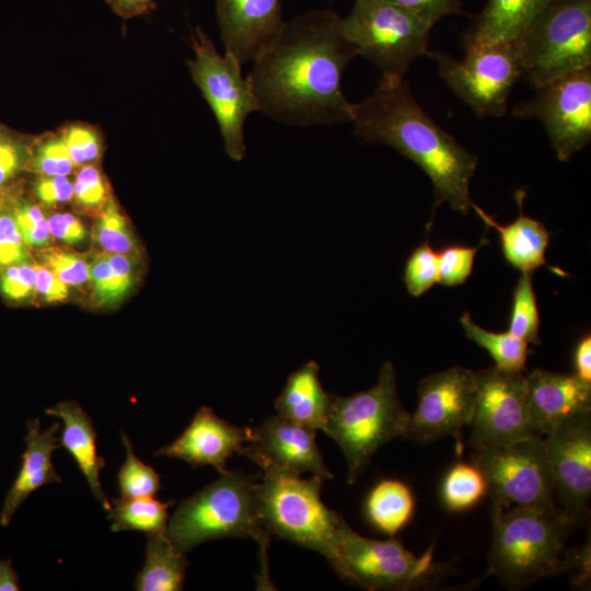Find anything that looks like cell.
<instances>
[{"instance_id":"37","label":"cell","mask_w":591,"mask_h":591,"mask_svg":"<svg viewBox=\"0 0 591 591\" xmlns=\"http://www.w3.org/2000/svg\"><path fill=\"white\" fill-rule=\"evenodd\" d=\"M43 265L66 285L79 286L89 279V265L76 253L62 248H47L40 253Z\"/></svg>"},{"instance_id":"15","label":"cell","mask_w":591,"mask_h":591,"mask_svg":"<svg viewBox=\"0 0 591 591\" xmlns=\"http://www.w3.org/2000/svg\"><path fill=\"white\" fill-rule=\"evenodd\" d=\"M475 401V372L470 369L453 367L426 376L419 383L417 407L410 414L405 438L429 443L451 436L461 454L462 429L470 426Z\"/></svg>"},{"instance_id":"28","label":"cell","mask_w":591,"mask_h":591,"mask_svg":"<svg viewBox=\"0 0 591 591\" xmlns=\"http://www.w3.org/2000/svg\"><path fill=\"white\" fill-rule=\"evenodd\" d=\"M174 501L162 502L153 497L114 498L107 519L112 531L137 530L147 533L165 532L169 507Z\"/></svg>"},{"instance_id":"43","label":"cell","mask_w":591,"mask_h":591,"mask_svg":"<svg viewBox=\"0 0 591 591\" xmlns=\"http://www.w3.org/2000/svg\"><path fill=\"white\" fill-rule=\"evenodd\" d=\"M36 268L28 263L8 266L0 277L3 293L15 301L30 297L35 291Z\"/></svg>"},{"instance_id":"46","label":"cell","mask_w":591,"mask_h":591,"mask_svg":"<svg viewBox=\"0 0 591 591\" xmlns=\"http://www.w3.org/2000/svg\"><path fill=\"white\" fill-rule=\"evenodd\" d=\"M51 235L67 244H78L85 239L82 222L71 213H55L48 220Z\"/></svg>"},{"instance_id":"1","label":"cell","mask_w":591,"mask_h":591,"mask_svg":"<svg viewBox=\"0 0 591 591\" xmlns=\"http://www.w3.org/2000/svg\"><path fill=\"white\" fill-rule=\"evenodd\" d=\"M340 21L323 10L285 22L247 74L260 113L301 127L351 121L352 103L343 93L341 78L357 50Z\"/></svg>"},{"instance_id":"22","label":"cell","mask_w":591,"mask_h":591,"mask_svg":"<svg viewBox=\"0 0 591 591\" xmlns=\"http://www.w3.org/2000/svg\"><path fill=\"white\" fill-rule=\"evenodd\" d=\"M45 413L62 420L63 429L59 438L60 445L73 457L89 483L93 496L108 511L111 502L100 482V472L106 463L96 452V431L92 419L73 401L61 402L54 407L47 408Z\"/></svg>"},{"instance_id":"6","label":"cell","mask_w":591,"mask_h":591,"mask_svg":"<svg viewBox=\"0 0 591 591\" xmlns=\"http://www.w3.org/2000/svg\"><path fill=\"white\" fill-rule=\"evenodd\" d=\"M325 433L339 445L354 484L380 447L405 437L410 414L399 402L395 369L386 361L375 385L351 396L331 395Z\"/></svg>"},{"instance_id":"11","label":"cell","mask_w":591,"mask_h":591,"mask_svg":"<svg viewBox=\"0 0 591 591\" xmlns=\"http://www.w3.org/2000/svg\"><path fill=\"white\" fill-rule=\"evenodd\" d=\"M472 463L484 475L491 505L554 509L555 484L544 437L475 448Z\"/></svg>"},{"instance_id":"13","label":"cell","mask_w":591,"mask_h":591,"mask_svg":"<svg viewBox=\"0 0 591 591\" xmlns=\"http://www.w3.org/2000/svg\"><path fill=\"white\" fill-rule=\"evenodd\" d=\"M513 115L540 120L558 160L568 161L591 141V66L536 89Z\"/></svg>"},{"instance_id":"44","label":"cell","mask_w":591,"mask_h":591,"mask_svg":"<svg viewBox=\"0 0 591 591\" xmlns=\"http://www.w3.org/2000/svg\"><path fill=\"white\" fill-rule=\"evenodd\" d=\"M433 26L441 19L462 13L461 0H389Z\"/></svg>"},{"instance_id":"32","label":"cell","mask_w":591,"mask_h":591,"mask_svg":"<svg viewBox=\"0 0 591 591\" xmlns=\"http://www.w3.org/2000/svg\"><path fill=\"white\" fill-rule=\"evenodd\" d=\"M121 439L126 450L125 462L117 475L121 497H154L161 487L159 474L136 456L132 444L124 432Z\"/></svg>"},{"instance_id":"3","label":"cell","mask_w":591,"mask_h":591,"mask_svg":"<svg viewBox=\"0 0 591 591\" xmlns=\"http://www.w3.org/2000/svg\"><path fill=\"white\" fill-rule=\"evenodd\" d=\"M488 572L507 587L524 588L568 570L565 544L576 525L560 508H490Z\"/></svg>"},{"instance_id":"40","label":"cell","mask_w":591,"mask_h":591,"mask_svg":"<svg viewBox=\"0 0 591 591\" xmlns=\"http://www.w3.org/2000/svg\"><path fill=\"white\" fill-rule=\"evenodd\" d=\"M18 228L25 243L33 247L45 248L50 244L48 221L39 207L21 202L14 209Z\"/></svg>"},{"instance_id":"14","label":"cell","mask_w":591,"mask_h":591,"mask_svg":"<svg viewBox=\"0 0 591 591\" xmlns=\"http://www.w3.org/2000/svg\"><path fill=\"white\" fill-rule=\"evenodd\" d=\"M475 380L476 401L470 422L473 449L543 437L530 415L523 372L491 367L475 371Z\"/></svg>"},{"instance_id":"36","label":"cell","mask_w":591,"mask_h":591,"mask_svg":"<svg viewBox=\"0 0 591 591\" xmlns=\"http://www.w3.org/2000/svg\"><path fill=\"white\" fill-rule=\"evenodd\" d=\"M89 279L92 281L94 297L101 304H115L128 292L113 271L107 253L99 254L89 266Z\"/></svg>"},{"instance_id":"5","label":"cell","mask_w":591,"mask_h":591,"mask_svg":"<svg viewBox=\"0 0 591 591\" xmlns=\"http://www.w3.org/2000/svg\"><path fill=\"white\" fill-rule=\"evenodd\" d=\"M258 478L225 471L217 480L182 501L165 529L173 546L186 553L210 540L251 537L265 554L270 535L259 519Z\"/></svg>"},{"instance_id":"2","label":"cell","mask_w":591,"mask_h":591,"mask_svg":"<svg viewBox=\"0 0 591 591\" xmlns=\"http://www.w3.org/2000/svg\"><path fill=\"white\" fill-rule=\"evenodd\" d=\"M351 121L358 137L394 148L427 174L434 189V208L447 201L467 213L478 158L424 111L404 80L381 79L367 99L352 104Z\"/></svg>"},{"instance_id":"33","label":"cell","mask_w":591,"mask_h":591,"mask_svg":"<svg viewBox=\"0 0 591 591\" xmlns=\"http://www.w3.org/2000/svg\"><path fill=\"white\" fill-rule=\"evenodd\" d=\"M94 240L106 252L128 254L135 251V240L125 217L113 199H107L94 229Z\"/></svg>"},{"instance_id":"51","label":"cell","mask_w":591,"mask_h":591,"mask_svg":"<svg viewBox=\"0 0 591 591\" xmlns=\"http://www.w3.org/2000/svg\"><path fill=\"white\" fill-rule=\"evenodd\" d=\"M19 157L10 143H0V184L5 182L16 171Z\"/></svg>"},{"instance_id":"4","label":"cell","mask_w":591,"mask_h":591,"mask_svg":"<svg viewBox=\"0 0 591 591\" xmlns=\"http://www.w3.org/2000/svg\"><path fill=\"white\" fill-rule=\"evenodd\" d=\"M253 462L263 471L256 490L259 519L266 532L317 552L332 565L344 518L322 501L324 478H303L264 460Z\"/></svg>"},{"instance_id":"20","label":"cell","mask_w":591,"mask_h":591,"mask_svg":"<svg viewBox=\"0 0 591 591\" xmlns=\"http://www.w3.org/2000/svg\"><path fill=\"white\" fill-rule=\"evenodd\" d=\"M526 382L530 415L541 436L572 416L591 412V383L575 373L536 369L526 374Z\"/></svg>"},{"instance_id":"31","label":"cell","mask_w":591,"mask_h":591,"mask_svg":"<svg viewBox=\"0 0 591 591\" xmlns=\"http://www.w3.org/2000/svg\"><path fill=\"white\" fill-rule=\"evenodd\" d=\"M508 332L528 344H540V316L532 274L522 273L513 291Z\"/></svg>"},{"instance_id":"21","label":"cell","mask_w":591,"mask_h":591,"mask_svg":"<svg viewBox=\"0 0 591 591\" xmlns=\"http://www.w3.org/2000/svg\"><path fill=\"white\" fill-rule=\"evenodd\" d=\"M27 433L24 437L25 451L22 454V465L5 495L0 511V524L7 526L22 502L43 485L61 482L53 462L51 454L60 448L57 432L60 422H54L47 430L40 431V420L30 419L26 422Z\"/></svg>"},{"instance_id":"12","label":"cell","mask_w":591,"mask_h":591,"mask_svg":"<svg viewBox=\"0 0 591 591\" xmlns=\"http://www.w3.org/2000/svg\"><path fill=\"white\" fill-rule=\"evenodd\" d=\"M447 85L474 113L501 117L514 83L522 77L514 40L465 49L463 59L448 54H429Z\"/></svg>"},{"instance_id":"48","label":"cell","mask_w":591,"mask_h":591,"mask_svg":"<svg viewBox=\"0 0 591 591\" xmlns=\"http://www.w3.org/2000/svg\"><path fill=\"white\" fill-rule=\"evenodd\" d=\"M111 9L123 19H131L154 10L155 0H105Z\"/></svg>"},{"instance_id":"8","label":"cell","mask_w":591,"mask_h":591,"mask_svg":"<svg viewBox=\"0 0 591 591\" xmlns=\"http://www.w3.org/2000/svg\"><path fill=\"white\" fill-rule=\"evenodd\" d=\"M341 31L382 72V80L399 82L417 57L428 55L432 26L389 0H356L340 21Z\"/></svg>"},{"instance_id":"10","label":"cell","mask_w":591,"mask_h":591,"mask_svg":"<svg viewBox=\"0 0 591 591\" xmlns=\"http://www.w3.org/2000/svg\"><path fill=\"white\" fill-rule=\"evenodd\" d=\"M190 39L194 58L187 61L189 73L216 117L225 153L241 161L246 154L245 120L258 111L253 85L243 77L241 61L229 51L221 55L200 27Z\"/></svg>"},{"instance_id":"24","label":"cell","mask_w":591,"mask_h":591,"mask_svg":"<svg viewBox=\"0 0 591 591\" xmlns=\"http://www.w3.org/2000/svg\"><path fill=\"white\" fill-rule=\"evenodd\" d=\"M523 198L524 192L518 190L515 199L520 213L513 222L508 224L498 223L474 202H472L471 208L475 210L486 225L499 233L506 260L521 273L532 274L546 263L545 251L551 233L542 222L523 213Z\"/></svg>"},{"instance_id":"41","label":"cell","mask_w":591,"mask_h":591,"mask_svg":"<svg viewBox=\"0 0 591 591\" xmlns=\"http://www.w3.org/2000/svg\"><path fill=\"white\" fill-rule=\"evenodd\" d=\"M73 195L78 204L86 209L103 208L108 199L106 184L100 171L93 165H84L73 184Z\"/></svg>"},{"instance_id":"16","label":"cell","mask_w":591,"mask_h":591,"mask_svg":"<svg viewBox=\"0 0 591 591\" xmlns=\"http://www.w3.org/2000/svg\"><path fill=\"white\" fill-rule=\"evenodd\" d=\"M555 484V501L575 523L589 514L591 496V412L572 416L544 437Z\"/></svg>"},{"instance_id":"39","label":"cell","mask_w":591,"mask_h":591,"mask_svg":"<svg viewBox=\"0 0 591 591\" xmlns=\"http://www.w3.org/2000/svg\"><path fill=\"white\" fill-rule=\"evenodd\" d=\"M73 166L61 136L42 142L32 160L33 170L44 176L67 175Z\"/></svg>"},{"instance_id":"34","label":"cell","mask_w":591,"mask_h":591,"mask_svg":"<svg viewBox=\"0 0 591 591\" xmlns=\"http://www.w3.org/2000/svg\"><path fill=\"white\" fill-rule=\"evenodd\" d=\"M403 280L408 293L416 298L439 281L438 253L428 241L418 245L407 258Z\"/></svg>"},{"instance_id":"19","label":"cell","mask_w":591,"mask_h":591,"mask_svg":"<svg viewBox=\"0 0 591 591\" xmlns=\"http://www.w3.org/2000/svg\"><path fill=\"white\" fill-rule=\"evenodd\" d=\"M251 439V428L233 426L211 408L201 407L184 432L154 455L177 457L194 467L212 465L221 474L228 459L234 453L243 455Z\"/></svg>"},{"instance_id":"52","label":"cell","mask_w":591,"mask_h":591,"mask_svg":"<svg viewBox=\"0 0 591 591\" xmlns=\"http://www.w3.org/2000/svg\"><path fill=\"white\" fill-rule=\"evenodd\" d=\"M19 576L14 571L11 559H0V591H19Z\"/></svg>"},{"instance_id":"38","label":"cell","mask_w":591,"mask_h":591,"mask_svg":"<svg viewBox=\"0 0 591 591\" xmlns=\"http://www.w3.org/2000/svg\"><path fill=\"white\" fill-rule=\"evenodd\" d=\"M61 137L74 166L99 159L101 153L100 138L92 127L73 124L63 129Z\"/></svg>"},{"instance_id":"42","label":"cell","mask_w":591,"mask_h":591,"mask_svg":"<svg viewBox=\"0 0 591 591\" xmlns=\"http://www.w3.org/2000/svg\"><path fill=\"white\" fill-rule=\"evenodd\" d=\"M26 245L14 211L0 213V267L25 262L28 256Z\"/></svg>"},{"instance_id":"27","label":"cell","mask_w":591,"mask_h":591,"mask_svg":"<svg viewBox=\"0 0 591 591\" xmlns=\"http://www.w3.org/2000/svg\"><path fill=\"white\" fill-rule=\"evenodd\" d=\"M414 496L408 486L396 479L378 483L366 500L369 521L381 532L393 536L402 530L414 513Z\"/></svg>"},{"instance_id":"45","label":"cell","mask_w":591,"mask_h":591,"mask_svg":"<svg viewBox=\"0 0 591 591\" xmlns=\"http://www.w3.org/2000/svg\"><path fill=\"white\" fill-rule=\"evenodd\" d=\"M35 193L40 201L53 206L72 198L73 184L66 175L44 176L37 181Z\"/></svg>"},{"instance_id":"23","label":"cell","mask_w":591,"mask_h":591,"mask_svg":"<svg viewBox=\"0 0 591 591\" xmlns=\"http://www.w3.org/2000/svg\"><path fill=\"white\" fill-rule=\"evenodd\" d=\"M549 0H488L463 35L464 49L521 36Z\"/></svg>"},{"instance_id":"25","label":"cell","mask_w":591,"mask_h":591,"mask_svg":"<svg viewBox=\"0 0 591 591\" xmlns=\"http://www.w3.org/2000/svg\"><path fill=\"white\" fill-rule=\"evenodd\" d=\"M318 372L320 366L312 360L289 375L275 402L277 416L325 431L332 396L324 391Z\"/></svg>"},{"instance_id":"26","label":"cell","mask_w":591,"mask_h":591,"mask_svg":"<svg viewBox=\"0 0 591 591\" xmlns=\"http://www.w3.org/2000/svg\"><path fill=\"white\" fill-rule=\"evenodd\" d=\"M188 560L165 532L147 533L146 563L136 578L138 591H178L183 589Z\"/></svg>"},{"instance_id":"35","label":"cell","mask_w":591,"mask_h":591,"mask_svg":"<svg viewBox=\"0 0 591 591\" xmlns=\"http://www.w3.org/2000/svg\"><path fill=\"white\" fill-rule=\"evenodd\" d=\"M477 247L445 246L438 253L439 282L455 287L466 281L473 270Z\"/></svg>"},{"instance_id":"29","label":"cell","mask_w":591,"mask_h":591,"mask_svg":"<svg viewBox=\"0 0 591 591\" xmlns=\"http://www.w3.org/2000/svg\"><path fill=\"white\" fill-rule=\"evenodd\" d=\"M465 335L488 351L496 368L508 372H523L528 359V343L510 332L494 333L475 324L467 312L460 317Z\"/></svg>"},{"instance_id":"30","label":"cell","mask_w":591,"mask_h":591,"mask_svg":"<svg viewBox=\"0 0 591 591\" xmlns=\"http://www.w3.org/2000/svg\"><path fill=\"white\" fill-rule=\"evenodd\" d=\"M486 482L473 463H457L445 475L441 495L445 507L452 511L465 510L486 496Z\"/></svg>"},{"instance_id":"17","label":"cell","mask_w":591,"mask_h":591,"mask_svg":"<svg viewBox=\"0 0 591 591\" xmlns=\"http://www.w3.org/2000/svg\"><path fill=\"white\" fill-rule=\"evenodd\" d=\"M315 432L279 416L269 417L260 427L251 428L252 439L243 456L252 461L264 460L297 474L312 473L324 479L334 478L317 448Z\"/></svg>"},{"instance_id":"9","label":"cell","mask_w":591,"mask_h":591,"mask_svg":"<svg viewBox=\"0 0 591 591\" xmlns=\"http://www.w3.org/2000/svg\"><path fill=\"white\" fill-rule=\"evenodd\" d=\"M433 544L421 556L395 540H373L355 532L343 519L332 567L367 590H412L430 587L444 568L433 561Z\"/></svg>"},{"instance_id":"50","label":"cell","mask_w":591,"mask_h":591,"mask_svg":"<svg viewBox=\"0 0 591 591\" xmlns=\"http://www.w3.org/2000/svg\"><path fill=\"white\" fill-rule=\"evenodd\" d=\"M107 255L113 271L129 290L134 283L132 260L125 254L107 253Z\"/></svg>"},{"instance_id":"7","label":"cell","mask_w":591,"mask_h":591,"mask_svg":"<svg viewBox=\"0 0 591 591\" xmlns=\"http://www.w3.org/2000/svg\"><path fill=\"white\" fill-rule=\"evenodd\" d=\"M514 44L535 89L591 66V0H549Z\"/></svg>"},{"instance_id":"49","label":"cell","mask_w":591,"mask_h":591,"mask_svg":"<svg viewBox=\"0 0 591 591\" xmlns=\"http://www.w3.org/2000/svg\"><path fill=\"white\" fill-rule=\"evenodd\" d=\"M575 374L591 383V336L582 337L573 354Z\"/></svg>"},{"instance_id":"18","label":"cell","mask_w":591,"mask_h":591,"mask_svg":"<svg viewBox=\"0 0 591 591\" xmlns=\"http://www.w3.org/2000/svg\"><path fill=\"white\" fill-rule=\"evenodd\" d=\"M216 10L225 51L241 63L253 61L285 24L280 0H216Z\"/></svg>"},{"instance_id":"47","label":"cell","mask_w":591,"mask_h":591,"mask_svg":"<svg viewBox=\"0 0 591 591\" xmlns=\"http://www.w3.org/2000/svg\"><path fill=\"white\" fill-rule=\"evenodd\" d=\"M35 290L46 302H59L68 297V287L49 268L36 265Z\"/></svg>"}]
</instances>
